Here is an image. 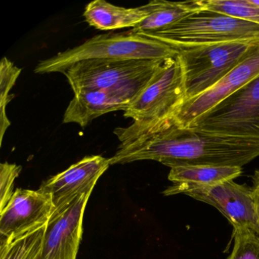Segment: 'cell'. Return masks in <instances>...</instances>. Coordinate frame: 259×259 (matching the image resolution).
Here are the masks:
<instances>
[{"instance_id": "23", "label": "cell", "mask_w": 259, "mask_h": 259, "mask_svg": "<svg viewBox=\"0 0 259 259\" xmlns=\"http://www.w3.org/2000/svg\"><path fill=\"white\" fill-rule=\"evenodd\" d=\"M250 1H251V4L257 6V7H259V0H250Z\"/></svg>"}, {"instance_id": "10", "label": "cell", "mask_w": 259, "mask_h": 259, "mask_svg": "<svg viewBox=\"0 0 259 259\" xmlns=\"http://www.w3.org/2000/svg\"><path fill=\"white\" fill-rule=\"evenodd\" d=\"M92 192L77 197L54 212L45 234L40 259H76L83 233V218Z\"/></svg>"}, {"instance_id": "16", "label": "cell", "mask_w": 259, "mask_h": 259, "mask_svg": "<svg viewBox=\"0 0 259 259\" xmlns=\"http://www.w3.org/2000/svg\"><path fill=\"white\" fill-rule=\"evenodd\" d=\"M241 174L240 166L186 165L171 167L168 179L174 184L208 186L233 180Z\"/></svg>"}, {"instance_id": "2", "label": "cell", "mask_w": 259, "mask_h": 259, "mask_svg": "<svg viewBox=\"0 0 259 259\" xmlns=\"http://www.w3.org/2000/svg\"><path fill=\"white\" fill-rule=\"evenodd\" d=\"M186 100L184 75L178 57L166 59L124 112L133 124L116 128L115 135L121 144H127L154 133L174 119Z\"/></svg>"}, {"instance_id": "17", "label": "cell", "mask_w": 259, "mask_h": 259, "mask_svg": "<svg viewBox=\"0 0 259 259\" xmlns=\"http://www.w3.org/2000/svg\"><path fill=\"white\" fill-rule=\"evenodd\" d=\"M47 225L13 239L2 238L0 259H40Z\"/></svg>"}, {"instance_id": "15", "label": "cell", "mask_w": 259, "mask_h": 259, "mask_svg": "<svg viewBox=\"0 0 259 259\" xmlns=\"http://www.w3.org/2000/svg\"><path fill=\"white\" fill-rule=\"evenodd\" d=\"M148 16L131 30L136 34L144 35L163 29L193 12L204 9L202 0L169 2L165 0H153L142 6Z\"/></svg>"}, {"instance_id": "11", "label": "cell", "mask_w": 259, "mask_h": 259, "mask_svg": "<svg viewBox=\"0 0 259 259\" xmlns=\"http://www.w3.org/2000/svg\"><path fill=\"white\" fill-rule=\"evenodd\" d=\"M51 195L40 190L17 189L0 211V234L13 239L47 225L54 212Z\"/></svg>"}, {"instance_id": "22", "label": "cell", "mask_w": 259, "mask_h": 259, "mask_svg": "<svg viewBox=\"0 0 259 259\" xmlns=\"http://www.w3.org/2000/svg\"><path fill=\"white\" fill-rule=\"evenodd\" d=\"M252 192L253 201H254V210H255L256 217L259 224V170L255 171L253 177Z\"/></svg>"}, {"instance_id": "9", "label": "cell", "mask_w": 259, "mask_h": 259, "mask_svg": "<svg viewBox=\"0 0 259 259\" xmlns=\"http://www.w3.org/2000/svg\"><path fill=\"white\" fill-rule=\"evenodd\" d=\"M259 75V43L251 47L243 60L218 84L202 95L186 101L171 122L188 128L200 116Z\"/></svg>"}, {"instance_id": "19", "label": "cell", "mask_w": 259, "mask_h": 259, "mask_svg": "<svg viewBox=\"0 0 259 259\" xmlns=\"http://www.w3.org/2000/svg\"><path fill=\"white\" fill-rule=\"evenodd\" d=\"M206 10L259 25V7L250 0H202Z\"/></svg>"}, {"instance_id": "6", "label": "cell", "mask_w": 259, "mask_h": 259, "mask_svg": "<svg viewBox=\"0 0 259 259\" xmlns=\"http://www.w3.org/2000/svg\"><path fill=\"white\" fill-rule=\"evenodd\" d=\"M188 128L259 145V75Z\"/></svg>"}, {"instance_id": "13", "label": "cell", "mask_w": 259, "mask_h": 259, "mask_svg": "<svg viewBox=\"0 0 259 259\" xmlns=\"http://www.w3.org/2000/svg\"><path fill=\"white\" fill-rule=\"evenodd\" d=\"M142 91L92 90L75 94L65 111L63 123L85 128L96 118L110 112L127 110Z\"/></svg>"}, {"instance_id": "4", "label": "cell", "mask_w": 259, "mask_h": 259, "mask_svg": "<svg viewBox=\"0 0 259 259\" xmlns=\"http://www.w3.org/2000/svg\"><path fill=\"white\" fill-rule=\"evenodd\" d=\"M144 37L174 49L233 43H258L259 25L201 9L176 23Z\"/></svg>"}, {"instance_id": "21", "label": "cell", "mask_w": 259, "mask_h": 259, "mask_svg": "<svg viewBox=\"0 0 259 259\" xmlns=\"http://www.w3.org/2000/svg\"><path fill=\"white\" fill-rule=\"evenodd\" d=\"M22 169V166L8 162L0 165V211L4 210L13 197L14 182Z\"/></svg>"}, {"instance_id": "1", "label": "cell", "mask_w": 259, "mask_h": 259, "mask_svg": "<svg viewBox=\"0 0 259 259\" xmlns=\"http://www.w3.org/2000/svg\"><path fill=\"white\" fill-rule=\"evenodd\" d=\"M259 156V145L243 139L224 137L182 128L168 122L157 131L121 144L110 165L155 160L176 166H240Z\"/></svg>"}, {"instance_id": "18", "label": "cell", "mask_w": 259, "mask_h": 259, "mask_svg": "<svg viewBox=\"0 0 259 259\" xmlns=\"http://www.w3.org/2000/svg\"><path fill=\"white\" fill-rule=\"evenodd\" d=\"M22 72V69L15 66L13 62L4 57L0 63V143L2 145L4 135L11 125L7 115V107L14 95H10Z\"/></svg>"}, {"instance_id": "7", "label": "cell", "mask_w": 259, "mask_h": 259, "mask_svg": "<svg viewBox=\"0 0 259 259\" xmlns=\"http://www.w3.org/2000/svg\"><path fill=\"white\" fill-rule=\"evenodd\" d=\"M254 44L233 42L177 49L184 75L186 101L218 84L243 60Z\"/></svg>"}, {"instance_id": "12", "label": "cell", "mask_w": 259, "mask_h": 259, "mask_svg": "<svg viewBox=\"0 0 259 259\" xmlns=\"http://www.w3.org/2000/svg\"><path fill=\"white\" fill-rule=\"evenodd\" d=\"M110 166V158L88 156L42 183L39 189L51 195L54 211L72 202L77 197L92 192L100 177Z\"/></svg>"}, {"instance_id": "8", "label": "cell", "mask_w": 259, "mask_h": 259, "mask_svg": "<svg viewBox=\"0 0 259 259\" xmlns=\"http://www.w3.org/2000/svg\"><path fill=\"white\" fill-rule=\"evenodd\" d=\"M177 194H185L216 207L233 229L248 227L259 232L251 189L234 180L208 186L174 184L163 192L165 195Z\"/></svg>"}, {"instance_id": "3", "label": "cell", "mask_w": 259, "mask_h": 259, "mask_svg": "<svg viewBox=\"0 0 259 259\" xmlns=\"http://www.w3.org/2000/svg\"><path fill=\"white\" fill-rule=\"evenodd\" d=\"M172 47L130 31L95 36L82 45L41 60L35 73H63L78 62L92 60H166L176 57Z\"/></svg>"}, {"instance_id": "14", "label": "cell", "mask_w": 259, "mask_h": 259, "mask_svg": "<svg viewBox=\"0 0 259 259\" xmlns=\"http://www.w3.org/2000/svg\"><path fill=\"white\" fill-rule=\"evenodd\" d=\"M84 19L89 25L100 31L136 28L148 16L142 7L126 9L116 7L105 0H95L84 10Z\"/></svg>"}, {"instance_id": "5", "label": "cell", "mask_w": 259, "mask_h": 259, "mask_svg": "<svg viewBox=\"0 0 259 259\" xmlns=\"http://www.w3.org/2000/svg\"><path fill=\"white\" fill-rule=\"evenodd\" d=\"M163 60H86L75 63L63 74L74 94L92 90L142 91Z\"/></svg>"}, {"instance_id": "20", "label": "cell", "mask_w": 259, "mask_h": 259, "mask_svg": "<svg viewBox=\"0 0 259 259\" xmlns=\"http://www.w3.org/2000/svg\"><path fill=\"white\" fill-rule=\"evenodd\" d=\"M234 245L228 259H259V232L251 227L233 229Z\"/></svg>"}]
</instances>
